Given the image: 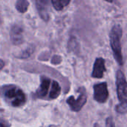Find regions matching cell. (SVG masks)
<instances>
[{
    "instance_id": "1",
    "label": "cell",
    "mask_w": 127,
    "mask_h": 127,
    "mask_svg": "<svg viewBox=\"0 0 127 127\" xmlns=\"http://www.w3.org/2000/svg\"><path fill=\"white\" fill-rule=\"evenodd\" d=\"M1 95L4 101L12 107H22L26 103V95L19 87L7 85L1 87Z\"/></svg>"
},
{
    "instance_id": "2",
    "label": "cell",
    "mask_w": 127,
    "mask_h": 127,
    "mask_svg": "<svg viewBox=\"0 0 127 127\" xmlns=\"http://www.w3.org/2000/svg\"><path fill=\"white\" fill-rule=\"evenodd\" d=\"M122 28L119 25H115L112 27L109 36L110 45L113 52L114 58L120 65H124V57L121 45V38L122 37Z\"/></svg>"
},
{
    "instance_id": "3",
    "label": "cell",
    "mask_w": 127,
    "mask_h": 127,
    "mask_svg": "<svg viewBox=\"0 0 127 127\" xmlns=\"http://www.w3.org/2000/svg\"><path fill=\"white\" fill-rule=\"evenodd\" d=\"M77 98L72 95L66 99V103L69 106L71 110L75 112H80L87 102V93L84 87H80L77 89Z\"/></svg>"
},
{
    "instance_id": "4",
    "label": "cell",
    "mask_w": 127,
    "mask_h": 127,
    "mask_svg": "<svg viewBox=\"0 0 127 127\" xmlns=\"http://www.w3.org/2000/svg\"><path fill=\"white\" fill-rule=\"evenodd\" d=\"M116 86H117V95L120 103L127 104V80L125 74L121 70H118L116 73Z\"/></svg>"
},
{
    "instance_id": "5",
    "label": "cell",
    "mask_w": 127,
    "mask_h": 127,
    "mask_svg": "<svg viewBox=\"0 0 127 127\" xmlns=\"http://www.w3.org/2000/svg\"><path fill=\"white\" fill-rule=\"evenodd\" d=\"M94 99L100 103H106L109 98L108 86L106 82L99 83L94 86Z\"/></svg>"
},
{
    "instance_id": "6",
    "label": "cell",
    "mask_w": 127,
    "mask_h": 127,
    "mask_svg": "<svg viewBox=\"0 0 127 127\" xmlns=\"http://www.w3.org/2000/svg\"><path fill=\"white\" fill-rule=\"evenodd\" d=\"M106 71V68L105 65V60L102 57H97L95 61L91 76L93 78L101 79L104 76Z\"/></svg>"
},
{
    "instance_id": "7",
    "label": "cell",
    "mask_w": 127,
    "mask_h": 127,
    "mask_svg": "<svg viewBox=\"0 0 127 127\" xmlns=\"http://www.w3.org/2000/svg\"><path fill=\"white\" fill-rule=\"evenodd\" d=\"M10 36L13 44L16 45L22 44L24 42L23 28L18 25H13L10 31Z\"/></svg>"
},
{
    "instance_id": "8",
    "label": "cell",
    "mask_w": 127,
    "mask_h": 127,
    "mask_svg": "<svg viewBox=\"0 0 127 127\" xmlns=\"http://www.w3.org/2000/svg\"><path fill=\"white\" fill-rule=\"evenodd\" d=\"M36 7L38 10V13L41 19L45 22L49 20V7H48V1L47 0H36Z\"/></svg>"
},
{
    "instance_id": "9",
    "label": "cell",
    "mask_w": 127,
    "mask_h": 127,
    "mask_svg": "<svg viewBox=\"0 0 127 127\" xmlns=\"http://www.w3.org/2000/svg\"><path fill=\"white\" fill-rule=\"evenodd\" d=\"M50 85H51V80L45 76H42L40 80V86L36 92V97L44 98L48 92Z\"/></svg>"
},
{
    "instance_id": "10",
    "label": "cell",
    "mask_w": 127,
    "mask_h": 127,
    "mask_svg": "<svg viewBox=\"0 0 127 127\" xmlns=\"http://www.w3.org/2000/svg\"><path fill=\"white\" fill-rule=\"evenodd\" d=\"M61 86L58 83V82L53 80L51 83V87L49 93V98L51 100L57 99L61 94Z\"/></svg>"
},
{
    "instance_id": "11",
    "label": "cell",
    "mask_w": 127,
    "mask_h": 127,
    "mask_svg": "<svg viewBox=\"0 0 127 127\" xmlns=\"http://www.w3.org/2000/svg\"><path fill=\"white\" fill-rule=\"evenodd\" d=\"M29 7V1L27 0H18L16 1L15 7L16 10L21 13H25Z\"/></svg>"
},
{
    "instance_id": "12",
    "label": "cell",
    "mask_w": 127,
    "mask_h": 127,
    "mask_svg": "<svg viewBox=\"0 0 127 127\" xmlns=\"http://www.w3.org/2000/svg\"><path fill=\"white\" fill-rule=\"evenodd\" d=\"M70 3L69 0H52L51 4L55 10L57 11H60L64 9Z\"/></svg>"
},
{
    "instance_id": "13",
    "label": "cell",
    "mask_w": 127,
    "mask_h": 127,
    "mask_svg": "<svg viewBox=\"0 0 127 127\" xmlns=\"http://www.w3.org/2000/svg\"><path fill=\"white\" fill-rule=\"evenodd\" d=\"M115 111L119 114H126L127 111V105L124 103H119L115 107Z\"/></svg>"
},
{
    "instance_id": "14",
    "label": "cell",
    "mask_w": 127,
    "mask_h": 127,
    "mask_svg": "<svg viewBox=\"0 0 127 127\" xmlns=\"http://www.w3.org/2000/svg\"><path fill=\"white\" fill-rule=\"evenodd\" d=\"M106 127H116L112 117H109L106 120Z\"/></svg>"
},
{
    "instance_id": "15",
    "label": "cell",
    "mask_w": 127,
    "mask_h": 127,
    "mask_svg": "<svg viewBox=\"0 0 127 127\" xmlns=\"http://www.w3.org/2000/svg\"><path fill=\"white\" fill-rule=\"evenodd\" d=\"M0 127H8L7 124L6 123H4L3 121L0 120Z\"/></svg>"
},
{
    "instance_id": "16",
    "label": "cell",
    "mask_w": 127,
    "mask_h": 127,
    "mask_svg": "<svg viewBox=\"0 0 127 127\" xmlns=\"http://www.w3.org/2000/svg\"><path fill=\"white\" fill-rule=\"evenodd\" d=\"M4 62L1 59H0V70H1L4 68Z\"/></svg>"
},
{
    "instance_id": "17",
    "label": "cell",
    "mask_w": 127,
    "mask_h": 127,
    "mask_svg": "<svg viewBox=\"0 0 127 127\" xmlns=\"http://www.w3.org/2000/svg\"><path fill=\"white\" fill-rule=\"evenodd\" d=\"M100 127V124H99L96 123V124H95V125H94V127Z\"/></svg>"
}]
</instances>
